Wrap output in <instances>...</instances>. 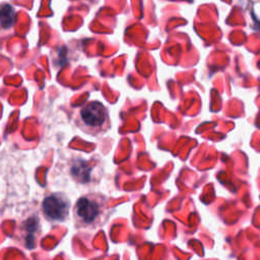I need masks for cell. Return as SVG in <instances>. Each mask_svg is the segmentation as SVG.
<instances>
[{"label":"cell","instance_id":"cell-1","mask_svg":"<svg viewBox=\"0 0 260 260\" xmlns=\"http://www.w3.org/2000/svg\"><path fill=\"white\" fill-rule=\"evenodd\" d=\"M106 200L98 194H87L80 197L72 209L78 227L92 229L102 222L106 213Z\"/></svg>","mask_w":260,"mask_h":260},{"label":"cell","instance_id":"cell-2","mask_svg":"<svg viewBox=\"0 0 260 260\" xmlns=\"http://www.w3.org/2000/svg\"><path fill=\"white\" fill-rule=\"evenodd\" d=\"M78 126L90 135L105 133L110 127L109 115L106 107L100 102H90L79 112Z\"/></svg>","mask_w":260,"mask_h":260},{"label":"cell","instance_id":"cell-3","mask_svg":"<svg viewBox=\"0 0 260 260\" xmlns=\"http://www.w3.org/2000/svg\"><path fill=\"white\" fill-rule=\"evenodd\" d=\"M70 201L63 193H53L42 202V211L50 222H62L69 214Z\"/></svg>","mask_w":260,"mask_h":260},{"label":"cell","instance_id":"cell-4","mask_svg":"<svg viewBox=\"0 0 260 260\" xmlns=\"http://www.w3.org/2000/svg\"><path fill=\"white\" fill-rule=\"evenodd\" d=\"M16 19V13L10 5H3L0 7V26L5 29L11 28Z\"/></svg>","mask_w":260,"mask_h":260}]
</instances>
